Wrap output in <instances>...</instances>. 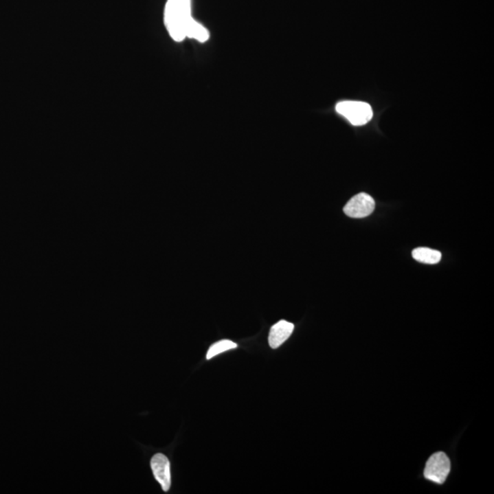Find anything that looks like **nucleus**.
Masks as SVG:
<instances>
[{
  "instance_id": "obj_1",
  "label": "nucleus",
  "mask_w": 494,
  "mask_h": 494,
  "mask_svg": "<svg viewBox=\"0 0 494 494\" xmlns=\"http://www.w3.org/2000/svg\"><path fill=\"white\" fill-rule=\"evenodd\" d=\"M336 111L353 126L366 125L374 115L369 104L359 101L339 102L336 104Z\"/></svg>"
},
{
  "instance_id": "obj_2",
  "label": "nucleus",
  "mask_w": 494,
  "mask_h": 494,
  "mask_svg": "<svg viewBox=\"0 0 494 494\" xmlns=\"http://www.w3.org/2000/svg\"><path fill=\"white\" fill-rule=\"evenodd\" d=\"M451 471V460L444 452L433 454L425 467V478L438 484H442Z\"/></svg>"
},
{
  "instance_id": "obj_3",
  "label": "nucleus",
  "mask_w": 494,
  "mask_h": 494,
  "mask_svg": "<svg viewBox=\"0 0 494 494\" xmlns=\"http://www.w3.org/2000/svg\"><path fill=\"white\" fill-rule=\"evenodd\" d=\"M375 203L374 199L366 193H359L350 199L344 211L347 216L352 218H364L369 216L374 211Z\"/></svg>"
},
{
  "instance_id": "obj_4",
  "label": "nucleus",
  "mask_w": 494,
  "mask_h": 494,
  "mask_svg": "<svg viewBox=\"0 0 494 494\" xmlns=\"http://www.w3.org/2000/svg\"><path fill=\"white\" fill-rule=\"evenodd\" d=\"M166 24L174 41H181L186 37L177 0H168L166 5Z\"/></svg>"
},
{
  "instance_id": "obj_5",
  "label": "nucleus",
  "mask_w": 494,
  "mask_h": 494,
  "mask_svg": "<svg viewBox=\"0 0 494 494\" xmlns=\"http://www.w3.org/2000/svg\"><path fill=\"white\" fill-rule=\"evenodd\" d=\"M150 466L157 482L161 484L164 492H168L171 485L170 460L165 455L158 453L151 459Z\"/></svg>"
},
{
  "instance_id": "obj_6",
  "label": "nucleus",
  "mask_w": 494,
  "mask_h": 494,
  "mask_svg": "<svg viewBox=\"0 0 494 494\" xmlns=\"http://www.w3.org/2000/svg\"><path fill=\"white\" fill-rule=\"evenodd\" d=\"M294 330V324L287 321H280L272 326L269 336V342L272 349L281 346L291 337Z\"/></svg>"
},
{
  "instance_id": "obj_7",
  "label": "nucleus",
  "mask_w": 494,
  "mask_h": 494,
  "mask_svg": "<svg viewBox=\"0 0 494 494\" xmlns=\"http://www.w3.org/2000/svg\"><path fill=\"white\" fill-rule=\"evenodd\" d=\"M412 256L419 263L434 265L441 260V253L427 247H418L413 250Z\"/></svg>"
},
{
  "instance_id": "obj_8",
  "label": "nucleus",
  "mask_w": 494,
  "mask_h": 494,
  "mask_svg": "<svg viewBox=\"0 0 494 494\" xmlns=\"http://www.w3.org/2000/svg\"><path fill=\"white\" fill-rule=\"evenodd\" d=\"M236 348H237V344L229 339H223V341L215 342L210 347L208 352H207V360H211L214 356L227 352L229 350L236 349Z\"/></svg>"
},
{
  "instance_id": "obj_9",
  "label": "nucleus",
  "mask_w": 494,
  "mask_h": 494,
  "mask_svg": "<svg viewBox=\"0 0 494 494\" xmlns=\"http://www.w3.org/2000/svg\"><path fill=\"white\" fill-rule=\"evenodd\" d=\"M177 3H178L179 10V13H181L182 22H183L185 32V29L194 21V19H193L192 15H190V0H177Z\"/></svg>"
}]
</instances>
